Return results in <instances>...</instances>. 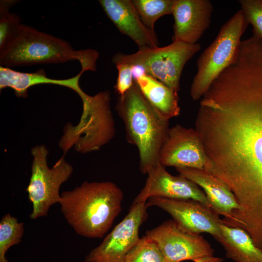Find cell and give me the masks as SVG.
Listing matches in <instances>:
<instances>
[{"instance_id":"obj_15","label":"cell","mask_w":262,"mask_h":262,"mask_svg":"<svg viewBox=\"0 0 262 262\" xmlns=\"http://www.w3.org/2000/svg\"><path fill=\"white\" fill-rule=\"evenodd\" d=\"M105 14L122 34L131 38L139 47H159L154 30L142 21L131 0H99Z\"/></svg>"},{"instance_id":"obj_8","label":"cell","mask_w":262,"mask_h":262,"mask_svg":"<svg viewBox=\"0 0 262 262\" xmlns=\"http://www.w3.org/2000/svg\"><path fill=\"white\" fill-rule=\"evenodd\" d=\"M49 151L45 145H36L31 150L33 162L31 176L26 191L33 205L30 218L33 220L46 216L53 204L59 202L61 185L70 178L73 166L64 157L49 168L47 156Z\"/></svg>"},{"instance_id":"obj_22","label":"cell","mask_w":262,"mask_h":262,"mask_svg":"<svg viewBox=\"0 0 262 262\" xmlns=\"http://www.w3.org/2000/svg\"><path fill=\"white\" fill-rule=\"evenodd\" d=\"M124 262H166L156 244L146 236L127 254Z\"/></svg>"},{"instance_id":"obj_26","label":"cell","mask_w":262,"mask_h":262,"mask_svg":"<svg viewBox=\"0 0 262 262\" xmlns=\"http://www.w3.org/2000/svg\"><path fill=\"white\" fill-rule=\"evenodd\" d=\"M223 258L215 257L214 256L206 257L194 261V262H222Z\"/></svg>"},{"instance_id":"obj_25","label":"cell","mask_w":262,"mask_h":262,"mask_svg":"<svg viewBox=\"0 0 262 262\" xmlns=\"http://www.w3.org/2000/svg\"><path fill=\"white\" fill-rule=\"evenodd\" d=\"M115 66L117 69L118 75L115 89L119 96H121L128 91L133 83L132 66L124 64H119Z\"/></svg>"},{"instance_id":"obj_13","label":"cell","mask_w":262,"mask_h":262,"mask_svg":"<svg viewBox=\"0 0 262 262\" xmlns=\"http://www.w3.org/2000/svg\"><path fill=\"white\" fill-rule=\"evenodd\" d=\"M147 174L145 184L132 204L146 203L148 198L154 196L193 200L212 209L205 194L197 184L181 176L171 175L160 162L152 167Z\"/></svg>"},{"instance_id":"obj_23","label":"cell","mask_w":262,"mask_h":262,"mask_svg":"<svg viewBox=\"0 0 262 262\" xmlns=\"http://www.w3.org/2000/svg\"><path fill=\"white\" fill-rule=\"evenodd\" d=\"M17 2L14 0H2L0 2V49L11 38L13 33L21 24L19 17L10 12V8Z\"/></svg>"},{"instance_id":"obj_1","label":"cell","mask_w":262,"mask_h":262,"mask_svg":"<svg viewBox=\"0 0 262 262\" xmlns=\"http://www.w3.org/2000/svg\"><path fill=\"white\" fill-rule=\"evenodd\" d=\"M207 171L233 189L262 178V98L222 114L203 144Z\"/></svg>"},{"instance_id":"obj_11","label":"cell","mask_w":262,"mask_h":262,"mask_svg":"<svg viewBox=\"0 0 262 262\" xmlns=\"http://www.w3.org/2000/svg\"><path fill=\"white\" fill-rule=\"evenodd\" d=\"M146 201L147 208L156 206L164 211L185 231L196 234L208 233L215 239L220 235L222 219L219 215L198 201L154 196Z\"/></svg>"},{"instance_id":"obj_18","label":"cell","mask_w":262,"mask_h":262,"mask_svg":"<svg viewBox=\"0 0 262 262\" xmlns=\"http://www.w3.org/2000/svg\"><path fill=\"white\" fill-rule=\"evenodd\" d=\"M134 81L149 103L169 120L180 113L178 92L145 73Z\"/></svg>"},{"instance_id":"obj_5","label":"cell","mask_w":262,"mask_h":262,"mask_svg":"<svg viewBox=\"0 0 262 262\" xmlns=\"http://www.w3.org/2000/svg\"><path fill=\"white\" fill-rule=\"evenodd\" d=\"M80 98L82 112L80 121L76 126L68 123L59 142L64 154L71 147L82 154L98 150L115 134L109 91L94 96L84 93Z\"/></svg>"},{"instance_id":"obj_12","label":"cell","mask_w":262,"mask_h":262,"mask_svg":"<svg viewBox=\"0 0 262 262\" xmlns=\"http://www.w3.org/2000/svg\"><path fill=\"white\" fill-rule=\"evenodd\" d=\"M164 166L205 170L208 163L200 136L195 129L177 124L170 128L159 154Z\"/></svg>"},{"instance_id":"obj_20","label":"cell","mask_w":262,"mask_h":262,"mask_svg":"<svg viewBox=\"0 0 262 262\" xmlns=\"http://www.w3.org/2000/svg\"><path fill=\"white\" fill-rule=\"evenodd\" d=\"M144 24L154 30L156 21L161 17L171 14L175 0H132Z\"/></svg>"},{"instance_id":"obj_21","label":"cell","mask_w":262,"mask_h":262,"mask_svg":"<svg viewBox=\"0 0 262 262\" xmlns=\"http://www.w3.org/2000/svg\"><path fill=\"white\" fill-rule=\"evenodd\" d=\"M24 232V224L7 213L0 221V262H8L6 257L7 250L21 242Z\"/></svg>"},{"instance_id":"obj_10","label":"cell","mask_w":262,"mask_h":262,"mask_svg":"<svg viewBox=\"0 0 262 262\" xmlns=\"http://www.w3.org/2000/svg\"><path fill=\"white\" fill-rule=\"evenodd\" d=\"M145 236L156 244L166 262H194L214 254V249L202 236L184 231L173 220L147 230Z\"/></svg>"},{"instance_id":"obj_27","label":"cell","mask_w":262,"mask_h":262,"mask_svg":"<svg viewBox=\"0 0 262 262\" xmlns=\"http://www.w3.org/2000/svg\"><path fill=\"white\" fill-rule=\"evenodd\" d=\"M132 75L133 80H135L139 77L142 76L145 73L143 68L139 66H132Z\"/></svg>"},{"instance_id":"obj_9","label":"cell","mask_w":262,"mask_h":262,"mask_svg":"<svg viewBox=\"0 0 262 262\" xmlns=\"http://www.w3.org/2000/svg\"><path fill=\"white\" fill-rule=\"evenodd\" d=\"M146 203L132 204L129 212L85 258V262H124L138 243L140 227L147 219Z\"/></svg>"},{"instance_id":"obj_17","label":"cell","mask_w":262,"mask_h":262,"mask_svg":"<svg viewBox=\"0 0 262 262\" xmlns=\"http://www.w3.org/2000/svg\"><path fill=\"white\" fill-rule=\"evenodd\" d=\"M82 72L66 79H54L47 77L45 71L39 69L33 73H24L9 67L0 66V89L9 87L14 90L16 97L26 98L28 89L38 84H50L65 86L74 90L79 96L84 91L80 86Z\"/></svg>"},{"instance_id":"obj_4","label":"cell","mask_w":262,"mask_h":262,"mask_svg":"<svg viewBox=\"0 0 262 262\" xmlns=\"http://www.w3.org/2000/svg\"><path fill=\"white\" fill-rule=\"evenodd\" d=\"M125 126L126 140L136 147L139 169L147 174L159 162V154L166 138L169 120L147 101L134 81L131 88L119 96L115 106Z\"/></svg>"},{"instance_id":"obj_7","label":"cell","mask_w":262,"mask_h":262,"mask_svg":"<svg viewBox=\"0 0 262 262\" xmlns=\"http://www.w3.org/2000/svg\"><path fill=\"white\" fill-rule=\"evenodd\" d=\"M199 43L187 44L173 41L163 47L139 48L132 54L116 53L112 58L115 65L139 66L145 73L178 92L184 66L201 49Z\"/></svg>"},{"instance_id":"obj_3","label":"cell","mask_w":262,"mask_h":262,"mask_svg":"<svg viewBox=\"0 0 262 262\" xmlns=\"http://www.w3.org/2000/svg\"><path fill=\"white\" fill-rule=\"evenodd\" d=\"M98 57L95 49L74 50L68 42L21 23L0 49V65L9 68L78 60L83 73L96 70Z\"/></svg>"},{"instance_id":"obj_14","label":"cell","mask_w":262,"mask_h":262,"mask_svg":"<svg viewBox=\"0 0 262 262\" xmlns=\"http://www.w3.org/2000/svg\"><path fill=\"white\" fill-rule=\"evenodd\" d=\"M213 10L209 0H175L173 41L197 43L210 25Z\"/></svg>"},{"instance_id":"obj_6","label":"cell","mask_w":262,"mask_h":262,"mask_svg":"<svg viewBox=\"0 0 262 262\" xmlns=\"http://www.w3.org/2000/svg\"><path fill=\"white\" fill-rule=\"evenodd\" d=\"M248 24L239 9L221 26L215 38L200 54L190 87L193 100L201 99L212 82L233 61Z\"/></svg>"},{"instance_id":"obj_16","label":"cell","mask_w":262,"mask_h":262,"mask_svg":"<svg viewBox=\"0 0 262 262\" xmlns=\"http://www.w3.org/2000/svg\"><path fill=\"white\" fill-rule=\"evenodd\" d=\"M179 176L197 184L205 194L212 209L224 216L225 223L230 220L239 209L236 199L228 185L221 179L204 169L176 168Z\"/></svg>"},{"instance_id":"obj_24","label":"cell","mask_w":262,"mask_h":262,"mask_svg":"<svg viewBox=\"0 0 262 262\" xmlns=\"http://www.w3.org/2000/svg\"><path fill=\"white\" fill-rule=\"evenodd\" d=\"M239 3L247 22L253 26V35L262 39V0H240Z\"/></svg>"},{"instance_id":"obj_2","label":"cell","mask_w":262,"mask_h":262,"mask_svg":"<svg viewBox=\"0 0 262 262\" xmlns=\"http://www.w3.org/2000/svg\"><path fill=\"white\" fill-rule=\"evenodd\" d=\"M121 189L111 181L83 182L61 194L59 203L67 222L83 237L102 238L121 211Z\"/></svg>"},{"instance_id":"obj_19","label":"cell","mask_w":262,"mask_h":262,"mask_svg":"<svg viewBox=\"0 0 262 262\" xmlns=\"http://www.w3.org/2000/svg\"><path fill=\"white\" fill-rule=\"evenodd\" d=\"M220 234L216 239L223 246L226 257L235 262H262V251L244 229L222 223Z\"/></svg>"}]
</instances>
